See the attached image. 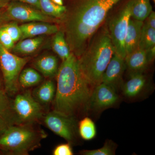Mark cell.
Segmentation results:
<instances>
[{
	"label": "cell",
	"instance_id": "cell-1",
	"mask_svg": "<svg viewBox=\"0 0 155 155\" xmlns=\"http://www.w3.org/2000/svg\"><path fill=\"white\" fill-rule=\"evenodd\" d=\"M122 0H72L61 19L71 53L77 58L102 26L109 11Z\"/></svg>",
	"mask_w": 155,
	"mask_h": 155
},
{
	"label": "cell",
	"instance_id": "cell-2",
	"mask_svg": "<svg viewBox=\"0 0 155 155\" xmlns=\"http://www.w3.org/2000/svg\"><path fill=\"white\" fill-rule=\"evenodd\" d=\"M57 78L53 110L73 117L81 110H87L92 90L81 72L77 57L72 53L62 61Z\"/></svg>",
	"mask_w": 155,
	"mask_h": 155
},
{
	"label": "cell",
	"instance_id": "cell-3",
	"mask_svg": "<svg viewBox=\"0 0 155 155\" xmlns=\"http://www.w3.org/2000/svg\"><path fill=\"white\" fill-rule=\"evenodd\" d=\"M115 49L104 24L92 37L78 60L79 68L91 87L102 83V77Z\"/></svg>",
	"mask_w": 155,
	"mask_h": 155
},
{
	"label": "cell",
	"instance_id": "cell-4",
	"mask_svg": "<svg viewBox=\"0 0 155 155\" xmlns=\"http://www.w3.org/2000/svg\"><path fill=\"white\" fill-rule=\"evenodd\" d=\"M35 124H19L8 128L0 136V152L7 155H28L41 146L47 134Z\"/></svg>",
	"mask_w": 155,
	"mask_h": 155
},
{
	"label": "cell",
	"instance_id": "cell-5",
	"mask_svg": "<svg viewBox=\"0 0 155 155\" xmlns=\"http://www.w3.org/2000/svg\"><path fill=\"white\" fill-rule=\"evenodd\" d=\"M134 0H127L120 8L109 11L105 21V25L115 53L125 59V40L127 33L131 10Z\"/></svg>",
	"mask_w": 155,
	"mask_h": 155
},
{
	"label": "cell",
	"instance_id": "cell-6",
	"mask_svg": "<svg viewBox=\"0 0 155 155\" xmlns=\"http://www.w3.org/2000/svg\"><path fill=\"white\" fill-rule=\"evenodd\" d=\"M29 60L11 53L0 44V67L4 89L9 96L15 95L19 91V75Z\"/></svg>",
	"mask_w": 155,
	"mask_h": 155
},
{
	"label": "cell",
	"instance_id": "cell-7",
	"mask_svg": "<svg viewBox=\"0 0 155 155\" xmlns=\"http://www.w3.org/2000/svg\"><path fill=\"white\" fill-rule=\"evenodd\" d=\"M13 105L19 125L35 124L45 114V110L35 99L29 89L16 94Z\"/></svg>",
	"mask_w": 155,
	"mask_h": 155
},
{
	"label": "cell",
	"instance_id": "cell-8",
	"mask_svg": "<svg viewBox=\"0 0 155 155\" xmlns=\"http://www.w3.org/2000/svg\"><path fill=\"white\" fill-rule=\"evenodd\" d=\"M42 120L50 130L70 143L77 137V124L73 116H67L53 110L45 113Z\"/></svg>",
	"mask_w": 155,
	"mask_h": 155
},
{
	"label": "cell",
	"instance_id": "cell-9",
	"mask_svg": "<svg viewBox=\"0 0 155 155\" xmlns=\"http://www.w3.org/2000/svg\"><path fill=\"white\" fill-rule=\"evenodd\" d=\"M3 13L5 21L14 20L20 22H43L60 23V19L49 17L39 9L28 4L18 2L9 3Z\"/></svg>",
	"mask_w": 155,
	"mask_h": 155
},
{
	"label": "cell",
	"instance_id": "cell-10",
	"mask_svg": "<svg viewBox=\"0 0 155 155\" xmlns=\"http://www.w3.org/2000/svg\"><path fill=\"white\" fill-rule=\"evenodd\" d=\"M116 91L105 84L101 83L94 87L91 94L88 109L99 111L114 105L119 100Z\"/></svg>",
	"mask_w": 155,
	"mask_h": 155
},
{
	"label": "cell",
	"instance_id": "cell-11",
	"mask_svg": "<svg viewBox=\"0 0 155 155\" xmlns=\"http://www.w3.org/2000/svg\"><path fill=\"white\" fill-rule=\"evenodd\" d=\"M126 69L125 59L114 53L103 74L102 83L117 91L122 86V76Z\"/></svg>",
	"mask_w": 155,
	"mask_h": 155
},
{
	"label": "cell",
	"instance_id": "cell-12",
	"mask_svg": "<svg viewBox=\"0 0 155 155\" xmlns=\"http://www.w3.org/2000/svg\"><path fill=\"white\" fill-rule=\"evenodd\" d=\"M16 125L19 123L13 107V99L4 89H0V136Z\"/></svg>",
	"mask_w": 155,
	"mask_h": 155
},
{
	"label": "cell",
	"instance_id": "cell-13",
	"mask_svg": "<svg viewBox=\"0 0 155 155\" xmlns=\"http://www.w3.org/2000/svg\"><path fill=\"white\" fill-rule=\"evenodd\" d=\"M19 26L22 33L20 40L43 35H54L60 29L59 26L54 23L43 22H27Z\"/></svg>",
	"mask_w": 155,
	"mask_h": 155
},
{
	"label": "cell",
	"instance_id": "cell-14",
	"mask_svg": "<svg viewBox=\"0 0 155 155\" xmlns=\"http://www.w3.org/2000/svg\"><path fill=\"white\" fill-rule=\"evenodd\" d=\"M56 87L52 80L49 78L36 86L32 91V96L45 110L53 103L55 97Z\"/></svg>",
	"mask_w": 155,
	"mask_h": 155
},
{
	"label": "cell",
	"instance_id": "cell-15",
	"mask_svg": "<svg viewBox=\"0 0 155 155\" xmlns=\"http://www.w3.org/2000/svg\"><path fill=\"white\" fill-rule=\"evenodd\" d=\"M143 25V22L130 18L125 40L126 55L139 49Z\"/></svg>",
	"mask_w": 155,
	"mask_h": 155
},
{
	"label": "cell",
	"instance_id": "cell-16",
	"mask_svg": "<svg viewBox=\"0 0 155 155\" xmlns=\"http://www.w3.org/2000/svg\"><path fill=\"white\" fill-rule=\"evenodd\" d=\"M126 69L130 75L143 73L150 64L147 57L146 51L139 48L127 54L125 58Z\"/></svg>",
	"mask_w": 155,
	"mask_h": 155
},
{
	"label": "cell",
	"instance_id": "cell-17",
	"mask_svg": "<svg viewBox=\"0 0 155 155\" xmlns=\"http://www.w3.org/2000/svg\"><path fill=\"white\" fill-rule=\"evenodd\" d=\"M33 66L41 75L47 78H51L57 75L59 64L58 58L51 54L41 56L34 61Z\"/></svg>",
	"mask_w": 155,
	"mask_h": 155
},
{
	"label": "cell",
	"instance_id": "cell-18",
	"mask_svg": "<svg viewBox=\"0 0 155 155\" xmlns=\"http://www.w3.org/2000/svg\"><path fill=\"white\" fill-rule=\"evenodd\" d=\"M130 78L122 86L125 96L134 97L143 90L146 86L147 79L143 73H136L130 75Z\"/></svg>",
	"mask_w": 155,
	"mask_h": 155
},
{
	"label": "cell",
	"instance_id": "cell-19",
	"mask_svg": "<svg viewBox=\"0 0 155 155\" xmlns=\"http://www.w3.org/2000/svg\"><path fill=\"white\" fill-rule=\"evenodd\" d=\"M44 41L42 36L29 38L20 40L14 45L12 51L14 54L20 55H29L35 52Z\"/></svg>",
	"mask_w": 155,
	"mask_h": 155
},
{
	"label": "cell",
	"instance_id": "cell-20",
	"mask_svg": "<svg viewBox=\"0 0 155 155\" xmlns=\"http://www.w3.org/2000/svg\"><path fill=\"white\" fill-rule=\"evenodd\" d=\"M43 81V77L35 69L27 68L22 69L18 78L19 87L29 88L36 86Z\"/></svg>",
	"mask_w": 155,
	"mask_h": 155
},
{
	"label": "cell",
	"instance_id": "cell-21",
	"mask_svg": "<svg viewBox=\"0 0 155 155\" xmlns=\"http://www.w3.org/2000/svg\"><path fill=\"white\" fill-rule=\"evenodd\" d=\"M54 35L52 42L53 50L62 61H65L72 53L66 40L65 34L63 31L60 29Z\"/></svg>",
	"mask_w": 155,
	"mask_h": 155
},
{
	"label": "cell",
	"instance_id": "cell-22",
	"mask_svg": "<svg viewBox=\"0 0 155 155\" xmlns=\"http://www.w3.org/2000/svg\"><path fill=\"white\" fill-rule=\"evenodd\" d=\"M152 11L150 0H134L131 8L130 18L143 22Z\"/></svg>",
	"mask_w": 155,
	"mask_h": 155
},
{
	"label": "cell",
	"instance_id": "cell-23",
	"mask_svg": "<svg viewBox=\"0 0 155 155\" xmlns=\"http://www.w3.org/2000/svg\"><path fill=\"white\" fill-rule=\"evenodd\" d=\"M39 8L47 16L60 20L67 11L66 6L58 5L51 0H39Z\"/></svg>",
	"mask_w": 155,
	"mask_h": 155
},
{
	"label": "cell",
	"instance_id": "cell-24",
	"mask_svg": "<svg viewBox=\"0 0 155 155\" xmlns=\"http://www.w3.org/2000/svg\"><path fill=\"white\" fill-rule=\"evenodd\" d=\"M79 135L84 140H91L96 135V128L94 122L90 118L85 117L78 123Z\"/></svg>",
	"mask_w": 155,
	"mask_h": 155
},
{
	"label": "cell",
	"instance_id": "cell-25",
	"mask_svg": "<svg viewBox=\"0 0 155 155\" xmlns=\"http://www.w3.org/2000/svg\"><path fill=\"white\" fill-rule=\"evenodd\" d=\"M155 46V29L143 22L139 48L147 50Z\"/></svg>",
	"mask_w": 155,
	"mask_h": 155
},
{
	"label": "cell",
	"instance_id": "cell-26",
	"mask_svg": "<svg viewBox=\"0 0 155 155\" xmlns=\"http://www.w3.org/2000/svg\"><path fill=\"white\" fill-rule=\"evenodd\" d=\"M116 147L110 140L106 142L102 147L98 149L84 150L80 152L84 155H113L115 154Z\"/></svg>",
	"mask_w": 155,
	"mask_h": 155
},
{
	"label": "cell",
	"instance_id": "cell-27",
	"mask_svg": "<svg viewBox=\"0 0 155 155\" xmlns=\"http://www.w3.org/2000/svg\"><path fill=\"white\" fill-rule=\"evenodd\" d=\"M4 29L11 36L14 42L20 40L22 33L20 26L18 25L16 21L10 22L2 25Z\"/></svg>",
	"mask_w": 155,
	"mask_h": 155
},
{
	"label": "cell",
	"instance_id": "cell-28",
	"mask_svg": "<svg viewBox=\"0 0 155 155\" xmlns=\"http://www.w3.org/2000/svg\"><path fill=\"white\" fill-rule=\"evenodd\" d=\"M14 41L2 26L0 27V44L6 49L11 51L14 48Z\"/></svg>",
	"mask_w": 155,
	"mask_h": 155
},
{
	"label": "cell",
	"instance_id": "cell-29",
	"mask_svg": "<svg viewBox=\"0 0 155 155\" xmlns=\"http://www.w3.org/2000/svg\"><path fill=\"white\" fill-rule=\"evenodd\" d=\"M54 155H73L72 147L70 143H63L57 146L53 151Z\"/></svg>",
	"mask_w": 155,
	"mask_h": 155
},
{
	"label": "cell",
	"instance_id": "cell-30",
	"mask_svg": "<svg viewBox=\"0 0 155 155\" xmlns=\"http://www.w3.org/2000/svg\"><path fill=\"white\" fill-rule=\"evenodd\" d=\"M143 22L149 27L155 29V13L154 11H152L151 12L150 15L143 21Z\"/></svg>",
	"mask_w": 155,
	"mask_h": 155
},
{
	"label": "cell",
	"instance_id": "cell-31",
	"mask_svg": "<svg viewBox=\"0 0 155 155\" xmlns=\"http://www.w3.org/2000/svg\"><path fill=\"white\" fill-rule=\"evenodd\" d=\"M12 1L28 4L40 10L39 0H12Z\"/></svg>",
	"mask_w": 155,
	"mask_h": 155
},
{
	"label": "cell",
	"instance_id": "cell-32",
	"mask_svg": "<svg viewBox=\"0 0 155 155\" xmlns=\"http://www.w3.org/2000/svg\"><path fill=\"white\" fill-rule=\"evenodd\" d=\"M146 51L148 60L149 63H151L154 61L155 58V46Z\"/></svg>",
	"mask_w": 155,
	"mask_h": 155
},
{
	"label": "cell",
	"instance_id": "cell-33",
	"mask_svg": "<svg viewBox=\"0 0 155 155\" xmlns=\"http://www.w3.org/2000/svg\"><path fill=\"white\" fill-rule=\"evenodd\" d=\"M10 0H0V9L6 8L8 6Z\"/></svg>",
	"mask_w": 155,
	"mask_h": 155
},
{
	"label": "cell",
	"instance_id": "cell-34",
	"mask_svg": "<svg viewBox=\"0 0 155 155\" xmlns=\"http://www.w3.org/2000/svg\"><path fill=\"white\" fill-rule=\"evenodd\" d=\"M51 1L54 3H55V4H56V5H64L63 0H51Z\"/></svg>",
	"mask_w": 155,
	"mask_h": 155
},
{
	"label": "cell",
	"instance_id": "cell-35",
	"mask_svg": "<svg viewBox=\"0 0 155 155\" xmlns=\"http://www.w3.org/2000/svg\"><path fill=\"white\" fill-rule=\"evenodd\" d=\"M4 21H5V19H4V14L0 11V27L2 26V23Z\"/></svg>",
	"mask_w": 155,
	"mask_h": 155
},
{
	"label": "cell",
	"instance_id": "cell-36",
	"mask_svg": "<svg viewBox=\"0 0 155 155\" xmlns=\"http://www.w3.org/2000/svg\"><path fill=\"white\" fill-rule=\"evenodd\" d=\"M4 89L3 78L2 76L0 75V89Z\"/></svg>",
	"mask_w": 155,
	"mask_h": 155
},
{
	"label": "cell",
	"instance_id": "cell-37",
	"mask_svg": "<svg viewBox=\"0 0 155 155\" xmlns=\"http://www.w3.org/2000/svg\"><path fill=\"white\" fill-rule=\"evenodd\" d=\"M1 154H1V152H0V155H1Z\"/></svg>",
	"mask_w": 155,
	"mask_h": 155
}]
</instances>
